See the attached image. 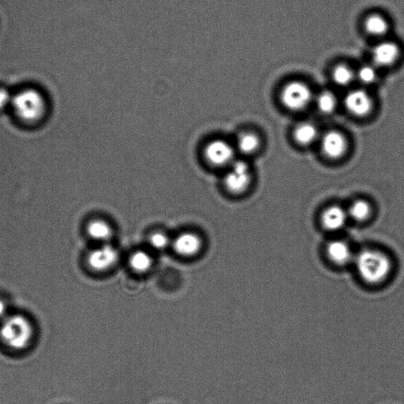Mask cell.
Listing matches in <instances>:
<instances>
[{"mask_svg": "<svg viewBox=\"0 0 404 404\" xmlns=\"http://www.w3.org/2000/svg\"><path fill=\"white\" fill-rule=\"evenodd\" d=\"M0 338L8 348L23 351L29 347L34 335L33 324L23 315H9L1 321Z\"/></svg>", "mask_w": 404, "mask_h": 404, "instance_id": "cell-3", "label": "cell"}, {"mask_svg": "<svg viewBox=\"0 0 404 404\" xmlns=\"http://www.w3.org/2000/svg\"><path fill=\"white\" fill-rule=\"evenodd\" d=\"M252 180L251 170L246 161L235 160L228 167L223 179L224 187L233 195H240L249 188Z\"/></svg>", "mask_w": 404, "mask_h": 404, "instance_id": "cell-7", "label": "cell"}, {"mask_svg": "<svg viewBox=\"0 0 404 404\" xmlns=\"http://www.w3.org/2000/svg\"><path fill=\"white\" fill-rule=\"evenodd\" d=\"M118 259V252L116 248L109 244H105L89 253L87 262L93 270L104 272L114 266Z\"/></svg>", "mask_w": 404, "mask_h": 404, "instance_id": "cell-10", "label": "cell"}, {"mask_svg": "<svg viewBox=\"0 0 404 404\" xmlns=\"http://www.w3.org/2000/svg\"><path fill=\"white\" fill-rule=\"evenodd\" d=\"M343 105L350 114L365 117L373 110L374 100L369 92L362 87L348 91L344 96Z\"/></svg>", "mask_w": 404, "mask_h": 404, "instance_id": "cell-9", "label": "cell"}, {"mask_svg": "<svg viewBox=\"0 0 404 404\" xmlns=\"http://www.w3.org/2000/svg\"><path fill=\"white\" fill-rule=\"evenodd\" d=\"M380 72L371 62L363 63L357 69V82L362 85L363 88L374 85L379 83Z\"/></svg>", "mask_w": 404, "mask_h": 404, "instance_id": "cell-19", "label": "cell"}, {"mask_svg": "<svg viewBox=\"0 0 404 404\" xmlns=\"http://www.w3.org/2000/svg\"><path fill=\"white\" fill-rule=\"evenodd\" d=\"M330 77L333 84L338 87L348 88L357 82V69L348 63H338L332 67Z\"/></svg>", "mask_w": 404, "mask_h": 404, "instance_id": "cell-15", "label": "cell"}, {"mask_svg": "<svg viewBox=\"0 0 404 404\" xmlns=\"http://www.w3.org/2000/svg\"><path fill=\"white\" fill-rule=\"evenodd\" d=\"M261 139L255 132H242L237 138L235 145L236 152L244 156H251L257 152L261 147Z\"/></svg>", "mask_w": 404, "mask_h": 404, "instance_id": "cell-18", "label": "cell"}, {"mask_svg": "<svg viewBox=\"0 0 404 404\" xmlns=\"http://www.w3.org/2000/svg\"><path fill=\"white\" fill-rule=\"evenodd\" d=\"M315 95L304 81L295 79L283 85L279 94L281 104L293 111L304 110L315 100Z\"/></svg>", "mask_w": 404, "mask_h": 404, "instance_id": "cell-5", "label": "cell"}, {"mask_svg": "<svg viewBox=\"0 0 404 404\" xmlns=\"http://www.w3.org/2000/svg\"><path fill=\"white\" fill-rule=\"evenodd\" d=\"M348 218L347 210L341 206H332L326 209L322 213L321 224L327 231H338L344 228Z\"/></svg>", "mask_w": 404, "mask_h": 404, "instance_id": "cell-13", "label": "cell"}, {"mask_svg": "<svg viewBox=\"0 0 404 404\" xmlns=\"http://www.w3.org/2000/svg\"><path fill=\"white\" fill-rule=\"evenodd\" d=\"M235 155V145L220 138L211 140L203 149L204 160L213 168L228 169L236 160Z\"/></svg>", "mask_w": 404, "mask_h": 404, "instance_id": "cell-6", "label": "cell"}, {"mask_svg": "<svg viewBox=\"0 0 404 404\" xmlns=\"http://www.w3.org/2000/svg\"><path fill=\"white\" fill-rule=\"evenodd\" d=\"M12 109L20 121L27 124H36L44 120L47 103L41 92L28 88L13 96Z\"/></svg>", "mask_w": 404, "mask_h": 404, "instance_id": "cell-2", "label": "cell"}, {"mask_svg": "<svg viewBox=\"0 0 404 404\" xmlns=\"http://www.w3.org/2000/svg\"><path fill=\"white\" fill-rule=\"evenodd\" d=\"M129 264L133 270L143 273L149 270L153 266V261L152 257L147 251H138L133 253L130 260H129Z\"/></svg>", "mask_w": 404, "mask_h": 404, "instance_id": "cell-22", "label": "cell"}, {"mask_svg": "<svg viewBox=\"0 0 404 404\" xmlns=\"http://www.w3.org/2000/svg\"><path fill=\"white\" fill-rule=\"evenodd\" d=\"M348 217L354 222L363 223L368 220L372 213V208L368 202L359 199L352 203L348 209Z\"/></svg>", "mask_w": 404, "mask_h": 404, "instance_id": "cell-21", "label": "cell"}, {"mask_svg": "<svg viewBox=\"0 0 404 404\" xmlns=\"http://www.w3.org/2000/svg\"><path fill=\"white\" fill-rule=\"evenodd\" d=\"M86 233L92 240L102 244H107L113 235V228L111 224L102 219L90 220L86 225Z\"/></svg>", "mask_w": 404, "mask_h": 404, "instance_id": "cell-17", "label": "cell"}, {"mask_svg": "<svg viewBox=\"0 0 404 404\" xmlns=\"http://www.w3.org/2000/svg\"><path fill=\"white\" fill-rule=\"evenodd\" d=\"M326 253L328 258L339 266H345L354 262L355 256L351 246L343 240L331 241L327 245Z\"/></svg>", "mask_w": 404, "mask_h": 404, "instance_id": "cell-14", "label": "cell"}, {"mask_svg": "<svg viewBox=\"0 0 404 404\" xmlns=\"http://www.w3.org/2000/svg\"><path fill=\"white\" fill-rule=\"evenodd\" d=\"M362 26L364 34L375 42L391 36L392 23L383 13L374 12L366 14Z\"/></svg>", "mask_w": 404, "mask_h": 404, "instance_id": "cell-8", "label": "cell"}, {"mask_svg": "<svg viewBox=\"0 0 404 404\" xmlns=\"http://www.w3.org/2000/svg\"><path fill=\"white\" fill-rule=\"evenodd\" d=\"M13 96L8 89L0 88V112L12 107Z\"/></svg>", "mask_w": 404, "mask_h": 404, "instance_id": "cell-24", "label": "cell"}, {"mask_svg": "<svg viewBox=\"0 0 404 404\" xmlns=\"http://www.w3.org/2000/svg\"><path fill=\"white\" fill-rule=\"evenodd\" d=\"M323 154L330 160H339L345 155L348 141L341 132L332 130L326 132L320 138Z\"/></svg>", "mask_w": 404, "mask_h": 404, "instance_id": "cell-11", "label": "cell"}, {"mask_svg": "<svg viewBox=\"0 0 404 404\" xmlns=\"http://www.w3.org/2000/svg\"><path fill=\"white\" fill-rule=\"evenodd\" d=\"M171 246L178 255L182 257H193L200 252L202 241L198 234L187 231L178 235L172 241Z\"/></svg>", "mask_w": 404, "mask_h": 404, "instance_id": "cell-12", "label": "cell"}, {"mask_svg": "<svg viewBox=\"0 0 404 404\" xmlns=\"http://www.w3.org/2000/svg\"><path fill=\"white\" fill-rule=\"evenodd\" d=\"M354 263L361 278L366 283L379 284L386 281L392 269V263L385 253L365 249L354 256Z\"/></svg>", "mask_w": 404, "mask_h": 404, "instance_id": "cell-1", "label": "cell"}, {"mask_svg": "<svg viewBox=\"0 0 404 404\" xmlns=\"http://www.w3.org/2000/svg\"><path fill=\"white\" fill-rule=\"evenodd\" d=\"M317 109L323 115H331L336 111L338 100L335 94L331 90H323L315 96Z\"/></svg>", "mask_w": 404, "mask_h": 404, "instance_id": "cell-20", "label": "cell"}, {"mask_svg": "<svg viewBox=\"0 0 404 404\" xmlns=\"http://www.w3.org/2000/svg\"><path fill=\"white\" fill-rule=\"evenodd\" d=\"M293 137L301 147H310L320 139L319 128L311 122H303L294 129Z\"/></svg>", "mask_w": 404, "mask_h": 404, "instance_id": "cell-16", "label": "cell"}, {"mask_svg": "<svg viewBox=\"0 0 404 404\" xmlns=\"http://www.w3.org/2000/svg\"><path fill=\"white\" fill-rule=\"evenodd\" d=\"M149 244L156 251H164L171 245L169 236L163 231H154L149 237Z\"/></svg>", "mask_w": 404, "mask_h": 404, "instance_id": "cell-23", "label": "cell"}, {"mask_svg": "<svg viewBox=\"0 0 404 404\" xmlns=\"http://www.w3.org/2000/svg\"><path fill=\"white\" fill-rule=\"evenodd\" d=\"M404 59V46L392 36L376 41L370 51V62L381 70L400 66Z\"/></svg>", "mask_w": 404, "mask_h": 404, "instance_id": "cell-4", "label": "cell"}, {"mask_svg": "<svg viewBox=\"0 0 404 404\" xmlns=\"http://www.w3.org/2000/svg\"><path fill=\"white\" fill-rule=\"evenodd\" d=\"M8 315L7 304L3 300L0 299V321H3Z\"/></svg>", "mask_w": 404, "mask_h": 404, "instance_id": "cell-25", "label": "cell"}]
</instances>
